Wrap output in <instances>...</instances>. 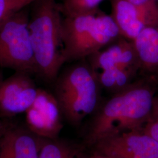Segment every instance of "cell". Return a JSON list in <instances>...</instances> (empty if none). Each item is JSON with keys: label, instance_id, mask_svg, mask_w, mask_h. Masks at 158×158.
<instances>
[{"label": "cell", "instance_id": "ac0fdd59", "mask_svg": "<svg viewBox=\"0 0 158 158\" xmlns=\"http://www.w3.org/2000/svg\"><path fill=\"white\" fill-rule=\"evenodd\" d=\"M87 158H113L111 157H110L108 156H107L106 155L102 154L100 153L94 151L92 154H91L90 155H87Z\"/></svg>", "mask_w": 158, "mask_h": 158}, {"label": "cell", "instance_id": "d6986e66", "mask_svg": "<svg viewBox=\"0 0 158 158\" xmlns=\"http://www.w3.org/2000/svg\"><path fill=\"white\" fill-rule=\"evenodd\" d=\"M127 1L131 3L135 4H144L145 2H147L148 1H153V0H127ZM155 1H158V0H155Z\"/></svg>", "mask_w": 158, "mask_h": 158}, {"label": "cell", "instance_id": "6da1fadb", "mask_svg": "<svg viewBox=\"0 0 158 158\" xmlns=\"http://www.w3.org/2000/svg\"><path fill=\"white\" fill-rule=\"evenodd\" d=\"M158 91V75L141 74L129 86L112 94L94 113L86 144L93 147L105 138L142 129L150 118Z\"/></svg>", "mask_w": 158, "mask_h": 158}, {"label": "cell", "instance_id": "3957f363", "mask_svg": "<svg viewBox=\"0 0 158 158\" xmlns=\"http://www.w3.org/2000/svg\"><path fill=\"white\" fill-rule=\"evenodd\" d=\"M66 63L86 59L121 36L111 15L100 11L63 15Z\"/></svg>", "mask_w": 158, "mask_h": 158}, {"label": "cell", "instance_id": "ffe728a7", "mask_svg": "<svg viewBox=\"0 0 158 158\" xmlns=\"http://www.w3.org/2000/svg\"><path fill=\"white\" fill-rule=\"evenodd\" d=\"M4 79V76H3V74L2 73V72L0 71V82Z\"/></svg>", "mask_w": 158, "mask_h": 158}, {"label": "cell", "instance_id": "277c9868", "mask_svg": "<svg viewBox=\"0 0 158 158\" xmlns=\"http://www.w3.org/2000/svg\"><path fill=\"white\" fill-rule=\"evenodd\" d=\"M72 63L54 81V96L63 115L72 124L78 125L98 107L102 89L85 59Z\"/></svg>", "mask_w": 158, "mask_h": 158}, {"label": "cell", "instance_id": "8fae6325", "mask_svg": "<svg viewBox=\"0 0 158 158\" xmlns=\"http://www.w3.org/2000/svg\"><path fill=\"white\" fill-rule=\"evenodd\" d=\"M32 132L9 127L0 136V158H39L43 140Z\"/></svg>", "mask_w": 158, "mask_h": 158}, {"label": "cell", "instance_id": "4fadbf2b", "mask_svg": "<svg viewBox=\"0 0 158 158\" xmlns=\"http://www.w3.org/2000/svg\"><path fill=\"white\" fill-rule=\"evenodd\" d=\"M39 158H87L81 148L69 142L44 139Z\"/></svg>", "mask_w": 158, "mask_h": 158}, {"label": "cell", "instance_id": "5bb4252c", "mask_svg": "<svg viewBox=\"0 0 158 158\" xmlns=\"http://www.w3.org/2000/svg\"><path fill=\"white\" fill-rule=\"evenodd\" d=\"M104 0H64L60 5L63 15H70L91 11L98 8Z\"/></svg>", "mask_w": 158, "mask_h": 158}, {"label": "cell", "instance_id": "8992f818", "mask_svg": "<svg viewBox=\"0 0 158 158\" xmlns=\"http://www.w3.org/2000/svg\"><path fill=\"white\" fill-rule=\"evenodd\" d=\"M92 147L113 158H158V142L143 128L105 138Z\"/></svg>", "mask_w": 158, "mask_h": 158}, {"label": "cell", "instance_id": "9a60e30c", "mask_svg": "<svg viewBox=\"0 0 158 158\" xmlns=\"http://www.w3.org/2000/svg\"><path fill=\"white\" fill-rule=\"evenodd\" d=\"M36 0H0V27L18 12L31 6Z\"/></svg>", "mask_w": 158, "mask_h": 158}, {"label": "cell", "instance_id": "2e32d148", "mask_svg": "<svg viewBox=\"0 0 158 158\" xmlns=\"http://www.w3.org/2000/svg\"><path fill=\"white\" fill-rule=\"evenodd\" d=\"M143 130L158 142V118L151 115Z\"/></svg>", "mask_w": 158, "mask_h": 158}, {"label": "cell", "instance_id": "9c48e42d", "mask_svg": "<svg viewBox=\"0 0 158 158\" xmlns=\"http://www.w3.org/2000/svg\"><path fill=\"white\" fill-rule=\"evenodd\" d=\"M31 76L15 72L0 82V116L12 117L31 107L39 90Z\"/></svg>", "mask_w": 158, "mask_h": 158}, {"label": "cell", "instance_id": "7c38bea8", "mask_svg": "<svg viewBox=\"0 0 158 158\" xmlns=\"http://www.w3.org/2000/svg\"><path fill=\"white\" fill-rule=\"evenodd\" d=\"M141 63V74L158 75V21L133 40Z\"/></svg>", "mask_w": 158, "mask_h": 158}, {"label": "cell", "instance_id": "e0dca14e", "mask_svg": "<svg viewBox=\"0 0 158 158\" xmlns=\"http://www.w3.org/2000/svg\"><path fill=\"white\" fill-rule=\"evenodd\" d=\"M151 115L158 118V93L154 98L152 110Z\"/></svg>", "mask_w": 158, "mask_h": 158}, {"label": "cell", "instance_id": "7a4b0ae2", "mask_svg": "<svg viewBox=\"0 0 158 158\" xmlns=\"http://www.w3.org/2000/svg\"><path fill=\"white\" fill-rule=\"evenodd\" d=\"M31 6L29 29L36 75L54 82L66 63L60 5L56 0H36Z\"/></svg>", "mask_w": 158, "mask_h": 158}, {"label": "cell", "instance_id": "52a82bcc", "mask_svg": "<svg viewBox=\"0 0 158 158\" xmlns=\"http://www.w3.org/2000/svg\"><path fill=\"white\" fill-rule=\"evenodd\" d=\"M112 14L121 35L134 40L147 27L158 21V1L135 4L127 0H111Z\"/></svg>", "mask_w": 158, "mask_h": 158}, {"label": "cell", "instance_id": "ba28073f", "mask_svg": "<svg viewBox=\"0 0 158 158\" xmlns=\"http://www.w3.org/2000/svg\"><path fill=\"white\" fill-rule=\"evenodd\" d=\"M25 113L31 132L43 139H56L62 128V114L54 94L39 89L34 102Z\"/></svg>", "mask_w": 158, "mask_h": 158}, {"label": "cell", "instance_id": "30bf717a", "mask_svg": "<svg viewBox=\"0 0 158 158\" xmlns=\"http://www.w3.org/2000/svg\"><path fill=\"white\" fill-rule=\"evenodd\" d=\"M85 60L96 74L121 68L136 70L141 74V63L134 42L122 36Z\"/></svg>", "mask_w": 158, "mask_h": 158}, {"label": "cell", "instance_id": "44dd1931", "mask_svg": "<svg viewBox=\"0 0 158 158\" xmlns=\"http://www.w3.org/2000/svg\"></svg>", "mask_w": 158, "mask_h": 158}, {"label": "cell", "instance_id": "5b68a950", "mask_svg": "<svg viewBox=\"0 0 158 158\" xmlns=\"http://www.w3.org/2000/svg\"><path fill=\"white\" fill-rule=\"evenodd\" d=\"M29 6L0 27V68L32 75L36 74V68L29 29Z\"/></svg>", "mask_w": 158, "mask_h": 158}]
</instances>
